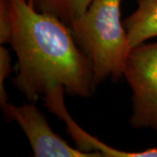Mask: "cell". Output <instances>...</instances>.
I'll return each instance as SVG.
<instances>
[{"mask_svg":"<svg viewBox=\"0 0 157 157\" xmlns=\"http://www.w3.org/2000/svg\"><path fill=\"white\" fill-rule=\"evenodd\" d=\"M65 88L62 86H58L51 89L43 97V100L48 111L54 113L66 123L68 134L75 140L78 149L88 153L94 151L101 154L103 156L109 157H157V147H151L142 151H123L107 146L94 136L86 134L69 114L65 105Z\"/></svg>","mask_w":157,"mask_h":157,"instance_id":"5b68a950","label":"cell"},{"mask_svg":"<svg viewBox=\"0 0 157 157\" xmlns=\"http://www.w3.org/2000/svg\"><path fill=\"white\" fill-rule=\"evenodd\" d=\"M137 8L124 20L130 49L157 37V0H135Z\"/></svg>","mask_w":157,"mask_h":157,"instance_id":"8992f818","label":"cell"},{"mask_svg":"<svg viewBox=\"0 0 157 157\" xmlns=\"http://www.w3.org/2000/svg\"><path fill=\"white\" fill-rule=\"evenodd\" d=\"M4 114L17 122L28 139L36 157H101L100 153H88L70 146L51 128L46 118L34 102L16 106L6 102L1 106Z\"/></svg>","mask_w":157,"mask_h":157,"instance_id":"277c9868","label":"cell"},{"mask_svg":"<svg viewBox=\"0 0 157 157\" xmlns=\"http://www.w3.org/2000/svg\"><path fill=\"white\" fill-rule=\"evenodd\" d=\"M11 72V59L10 52L6 48L0 47V105L8 102V95L5 88L6 79Z\"/></svg>","mask_w":157,"mask_h":157,"instance_id":"ba28073f","label":"cell"},{"mask_svg":"<svg viewBox=\"0 0 157 157\" xmlns=\"http://www.w3.org/2000/svg\"><path fill=\"white\" fill-rule=\"evenodd\" d=\"M122 76L133 94L131 126L157 131V43L131 49Z\"/></svg>","mask_w":157,"mask_h":157,"instance_id":"3957f363","label":"cell"},{"mask_svg":"<svg viewBox=\"0 0 157 157\" xmlns=\"http://www.w3.org/2000/svg\"><path fill=\"white\" fill-rule=\"evenodd\" d=\"M121 0H93L81 17L70 25L74 39L88 59L94 85L123 74L130 52L121 19Z\"/></svg>","mask_w":157,"mask_h":157,"instance_id":"7a4b0ae2","label":"cell"},{"mask_svg":"<svg viewBox=\"0 0 157 157\" xmlns=\"http://www.w3.org/2000/svg\"><path fill=\"white\" fill-rule=\"evenodd\" d=\"M11 34V16L7 0H0V43H9Z\"/></svg>","mask_w":157,"mask_h":157,"instance_id":"9c48e42d","label":"cell"},{"mask_svg":"<svg viewBox=\"0 0 157 157\" xmlns=\"http://www.w3.org/2000/svg\"><path fill=\"white\" fill-rule=\"evenodd\" d=\"M40 12L59 18L70 26L87 10L93 0H25Z\"/></svg>","mask_w":157,"mask_h":157,"instance_id":"52a82bcc","label":"cell"},{"mask_svg":"<svg viewBox=\"0 0 157 157\" xmlns=\"http://www.w3.org/2000/svg\"><path fill=\"white\" fill-rule=\"evenodd\" d=\"M9 44L17 58L13 84L29 102L62 86L69 95L87 98L94 89L92 67L72 30L59 18L40 12L25 0H7Z\"/></svg>","mask_w":157,"mask_h":157,"instance_id":"6da1fadb","label":"cell"}]
</instances>
